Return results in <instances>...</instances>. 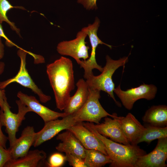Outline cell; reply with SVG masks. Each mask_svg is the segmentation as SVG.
Listing matches in <instances>:
<instances>
[{
    "mask_svg": "<svg viewBox=\"0 0 167 167\" xmlns=\"http://www.w3.org/2000/svg\"><path fill=\"white\" fill-rule=\"evenodd\" d=\"M0 37L3 38L6 40V44L7 46L9 47H12L14 46H17L16 45L10 40L5 35L1 24H0Z\"/></svg>",
    "mask_w": 167,
    "mask_h": 167,
    "instance_id": "83f0119b",
    "label": "cell"
},
{
    "mask_svg": "<svg viewBox=\"0 0 167 167\" xmlns=\"http://www.w3.org/2000/svg\"><path fill=\"white\" fill-rule=\"evenodd\" d=\"M79 121L74 114L50 121L45 124L43 127L39 131L36 132L35 139L33 146L37 147L43 143L53 138L60 132L68 129Z\"/></svg>",
    "mask_w": 167,
    "mask_h": 167,
    "instance_id": "30bf717a",
    "label": "cell"
},
{
    "mask_svg": "<svg viewBox=\"0 0 167 167\" xmlns=\"http://www.w3.org/2000/svg\"><path fill=\"white\" fill-rule=\"evenodd\" d=\"M65 156L66 161L71 166L73 167H87L84 159L76 155L66 153Z\"/></svg>",
    "mask_w": 167,
    "mask_h": 167,
    "instance_id": "cb8c5ba5",
    "label": "cell"
},
{
    "mask_svg": "<svg viewBox=\"0 0 167 167\" xmlns=\"http://www.w3.org/2000/svg\"><path fill=\"white\" fill-rule=\"evenodd\" d=\"M106 59V64L103 68L101 73L98 76H95L93 74L86 79V81L89 89L105 92L119 107H120L121 104L116 101L113 94L115 85L112 76L117 69L124 66L128 62V57H125L118 60H114L109 56L107 55Z\"/></svg>",
    "mask_w": 167,
    "mask_h": 167,
    "instance_id": "3957f363",
    "label": "cell"
},
{
    "mask_svg": "<svg viewBox=\"0 0 167 167\" xmlns=\"http://www.w3.org/2000/svg\"><path fill=\"white\" fill-rule=\"evenodd\" d=\"M87 36L85 32L81 30L77 33L75 39L59 42L57 46V52L61 55L72 57L78 64L80 59L87 60L89 57L88 51L90 49L85 41Z\"/></svg>",
    "mask_w": 167,
    "mask_h": 167,
    "instance_id": "ba28073f",
    "label": "cell"
},
{
    "mask_svg": "<svg viewBox=\"0 0 167 167\" xmlns=\"http://www.w3.org/2000/svg\"><path fill=\"white\" fill-rule=\"evenodd\" d=\"M46 154L44 151L35 149L29 151L24 156L16 159H11L4 167H49L46 160Z\"/></svg>",
    "mask_w": 167,
    "mask_h": 167,
    "instance_id": "e0dca14e",
    "label": "cell"
},
{
    "mask_svg": "<svg viewBox=\"0 0 167 167\" xmlns=\"http://www.w3.org/2000/svg\"><path fill=\"white\" fill-rule=\"evenodd\" d=\"M36 132L33 126H28L23 130L21 136L17 139L8 148L11 159H16L25 155L33 146L35 139Z\"/></svg>",
    "mask_w": 167,
    "mask_h": 167,
    "instance_id": "2e32d148",
    "label": "cell"
},
{
    "mask_svg": "<svg viewBox=\"0 0 167 167\" xmlns=\"http://www.w3.org/2000/svg\"><path fill=\"white\" fill-rule=\"evenodd\" d=\"M167 158V137L158 139L154 149L138 158L135 167H166Z\"/></svg>",
    "mask_w": 167,
    "mask_h": 167,
    "instance_id": "8fae6325",
    "label": "cell"
},
{
    "mask_svg": "<svg viewBox=\"0 0 167 167\" xmlns=\"http://www.w3.org/2000/svg\"><path fill=\"white\" fill-rule=\"evenodd\" d=\"M4 45L2 42L1 37H0V60L2 59L4 56Z\"/></svg>",
    "mask_w": 167,
    "mask_h": 167,
    "instance_id": "4dcf8cb0",
    "label": "cell"
},
{
    "mask_svg": "<svg viewBox=\"0 0 167 167\" xmlns=\"http://www.w3.org/2000/svg\"><path fill=\"white\" fill-rule=\"evenodd\" d=\"M46 72L54 95L57 108L64 110L75 88L73 65L70 59L62 56L48 64Z\"/></svg>",
    "mask_w": 167,
    "mask_h": 167,
    "instance_id": "6da1fadb",
    "label": "cell"
},
{
    "mask_svg": "<svg viewBox=\"0 0 167 167\" xmlns=\"http://www.w3.org/2000/svg\"><path fill=\"white\" fill-rule=\"evenodd\" d=\"M18 107L17 113H13L7 101L4 104L2 110H0V123L5 127V131L8 135L10 147L11 146L17 139L16 134L22 121L25 119V115L31 112L28 108L20 100L16 101Z\"/></svg>",
    "mask_w": 167,
    "mask_h": 167,
    "instance_id": "5b68a950",
    "label": "cell"
},
{
    "mask_svg": "<svg viewBox=\"0 0 167 167\" xmlns=\"http://www.w3.org/2000/svg\"><path fill=\"white\" fill-rule=\"evenodd\" d=\"M7 101L4 89H0V107L1 109H3L5 102Z\"/></svg>",
    "mask_w": 167,
    "mask_h": 167,
    "instance_id": "f546056e",
    "label": "cell"
},
{
    "mask_svg": "<svg viewBox=\"0 0 167 167\" xmlns=\"http://www.w3.org/2000/svg\"><path fill=\"white\" fill-rule=\"evenodd\" d=\"M85 152L84 160L87 167H101L107 164H110L112 162L108 155L99 150L85 148Z\"/></svg>",
    "mask_w": 167,
    "mask_h": 167,
    "instance_id": "44dd1931",
    "label": "cell"
},
{
    "mask_svg": "<svg viewBox=\"0 0 167 167\" xmlns=\"http://www.w3.org/2000/svg\"><path fill=\"white\" fill-rule=\"evenodd\" d=\"M14 8L25 10L22 6H13L7 0H0V24H1L3 22H6L11 29L20 36L19 29L16 27L14 23L8 19L6 15L7 12Z\"/></svg>",
    "mask_w": 167,
    "mask_h": 167,
    "instance_id": "603a6c76",
    "label": "cell"
},
{
    "mask_svg": "<svg viewBox=\"0 0 167 167\" xmlns=\"http://www.w3.org/2000/svg\"><path fill=\"white\" fill-rule=\"evenodd\" d=\"M142 119L149 125L164 127L167 126V106L166 105L153 106L146 112Z\"/></svg>",
    "mask_w": 167,
    "mask_h": 167,
    "instance_id": "ffe728a7",
    "label": "cell"
},
{
    "mask_svg": "<svg viewBox=\"0 0 167 167\" xmlns=\"http://www.w3.org/2000/svg\"><path fill=\"white\" fill-rule=\"evenodd\" d=\"M1 127L2 126L0 123V146L6 148V145L8 138L2 132Z\"/></svg>",
    "mask_w": 167,
    "mask_h": 167,
    "instance_id": "f1b7e54d",
    "label": "cell"
},
{
    "mask_svg": "<svg viewBox=\"0 0 167 167\" xmlns=\"http://www.w3.org/2000/svg\"><path fill=\"white\" fill-rule=\"evenodd\" d=\"M157 91L155 86L143 83L138 87L126 91L121 90L119 85L114 88L113 92L119 98L125 107L130 110L132 109L134 103L138 100L145 99L149 100L153 99Z\"/></svg>",
    "mask_w": 167,
    "mask_h": 167,
    "instance_id": "9c48e42d",
    "label": "cell"
},
{
    "mask_svg": "<svg viewBox=\"0 0 167 167\" xmlns=\"http://www.w3.org/2000/svg\"><path fill=\"white\" fill-rule=\"evenodd\" d=\"M57 139L60 140L56 147L58 152L76 155L82 159L85 157V148L78 139L69 130L58 134Z\"/></svg>",
    "mask_w": 167,
    "mask_h": 167,
    "instance_id": "ac0fdd59",
    "label": "cell"
},
{
    "mask_svg": "<svg viewBox=\"0 0 167 167\" xmlns=\"http://www.w3.org/2000/svg\"><path fill=\"white\" fill-rule=\"evenodd\" d=\"M145 127V129L136 145L142 142L150 143L155 139L167 137V126L158 127L148 125Z\"/></svg>",
    "mask_w": 167,
    "mask_h": 167,
    "instance_id": "7402d4cb",
    "label": "cell"
},
{
    "mask_svg": "<svg viewBox=\"0 0 167 167\" xmlns=\"http://www.w3.org/2000/svg\"><path fill=\"white\" fill-rule=\"evenodd\" d=\"M97 0H77L78 3L81 5L88 10H96L97 9Z\"/></svg>",
    "mask_w": 167,
    "mask_h": 167,
    "instance_id": "4316f807",
    "label": "cell"
},
{
    "mask_svg": "<svg viewBox=\"0 0 167 167\" xmlns=\"http://www.w3.org/2000/svg\"><path fill=\"white\" fill-rule=\"evenodd\" d=\"M28 52L19 48L17 54L20 59L19 70L17 75L12 78L0 82V89H4L8 85L12 83L16 82L22 86L31 89L39 97L40 101L46 103L51 99L49 96L44 94L35 84L26 68V57Z\"/></svg>",
    "mask_w": 167,
    "mask_h": 167,
    "instance_id": "8992f818",
    "label": "cell"
},
{
    "mask_svg": "<svg viewBox=\"0 0 167 167\" xmlns=\"http://www.w3.org/2000/svg\"><path fill=\"white\" fill-rule=\"evenodd\" d=\"M83 124L104 144L107 155L112 161L109 167H135L138 158L146 154L137 145H125L114 142L98 133L90 122Z\"/></svg>",
    "mask_w": 167,
    "mask_h": 167,
    "instance_id": "7a4b0ae2",
    "label": "cell"
},
{
    "mask_svg": "<svg viewBox=\"0 0 167 167\" xmlns=\"http://www.w3.org/2000/svg\"><path fill=\"white\" fill-rule=\"evenodd\" d=\"M66 161L65 156L56 153L50 157L48 163L49 167H60L62 166Z\"/></svg>",
    "mask_w": 167,
    "mask_h": 167,
    "instance_id": "d4e9b609",
    "label": "cell"
},
{
    "mask_svg": "<svg viewBox=\"0 0 167 167\" xmlns=\"http://www.w3.org/2000/svg\"><path fill=\"white\" fill-rule=\"evenodd\" d=\"M17 96L31 112H34L38 115L45 123L68 115L64 112L61 113L57 112L43 105L34 96L28 95L21 91L18 92Z\"/></svg>",
    "mask_w": 167,
    "mask_h": 167,
    "instance_id": "7c38bea8",
    "label": "cell"
},
{
    "mask_svg": "<svg viewBox=\"0 0 167 167\" xmlns=\"http://www.w3.org/2000/svg\"><path fill=\"white\" fill-rule=\"evenodd\" d=\"M113 119L106 117L104 122L95 124L90 122L91 125L96 131L102 135L109 138L111 140L125 145L131 144L123 135L117 118Z\"/></svg>",
    "mask_w": 167,
    "mask_h": 167,
    "instance_id": "5bb4252c",
    "label": "cell"
},
{
    "mask_svg": "<svg viewBox=\"0 0 167 167\" xmlns=\"http://www.w3.org/2000/svg\"><path fill=\"white\" fill-rule=\"evenodd\" d=\"M77 91L74 95L71 96L67 105L63 110L67 115L72 114L79 110L86 102L89 93L88 85L83 79L77 82Z\"/></svg>",
    "mask_w": 167,
    "mask_h": 167,
    "instance_id": "d6986e66",
    "label": "cell"
},
{
    "mask_svg": "<svg viewBox=\"0 0 167 167\" xmlns=\"http://www.w3.org/2000/svg\"><path fill=\"white\" fill-rule=\"evenodd\" d=\"M67 130L78 139L85 148L97 150L108 155L102 142L85 126L82 122H78Z\"/></svg>",
    "mask_w": 167,
    "mask_h": 167,
    "instance_id": "4fadbf2b",
    "label": "cell"
},
{
    "mask_svg": "<svg viewBox=\"0 0 167 167\" xmlns=\"http://www.w3.org/2000/svg\"><path fill=\"white\" fill-rule=\"evenodd\" d=\"M100 23L99 19L96 17L92 24H89L81 29L89 36L92 48L90 56L88 59L85 61L80 60L78 64L81 67L84 68V77L86 79L93 74L92 71L93 69H97L101 72L103 71V68L97 64L96 59V49L98 45H105L112 48V46L103 42L97 36V32Z\"/></svg>",
    "mask_w": 167,
    "mask_h": 167,
    "instance_id": "52a82bcc",
    "label": "cell"
},
{
    "mask_svg": "<svg viewBox=\"0 0 167 167\" xmlns=\"http://www.w3.org/2000/svg\"><path fill=\"white\" fill-rule=\"evenodd\" d=\"M11 159V156L9 149L0 146V167H4L6 164Z\"/></svg>",
    "mask_w": 167,
    "mask_h": 167,
    "instance_id": "484cf974",
    "label": "cell"
},
{
    "mask_svg": "<svg viewBox=\"0 0 167 167\" xmlns=\"http://www.w3.org/2000/svg\"><path fill=\"white\" fill-rule=\"evenodd\" d=\"M89 89L88 96L85 103L73 113L79 121H87L98 124L103 118L109 116L113 118L117 116L116 113L110 114L101 106L99 101L101 91Z\"/></svg>",
    "mask_w": 167,
    "mask_h": 167,
    "instance_id": "277c9868",
    "label": "cell"
},
{
    "mask_svg": "<svg viewBox=\"0 0 167 167\" xmlns=\"http://www.w3.org/2000/svg\"><path fill=\"white\" fill-rule=\"evenodd\" d=\"M117 119L125 137L131 144L136 145L145 127L131 113L125 117L118 116Z\"/></svg>",
    "mask_w": 167,
    "mask_h": 167,
    "instance_id": "9a60e30c",
    "label": "cell"
}]
</instances>
